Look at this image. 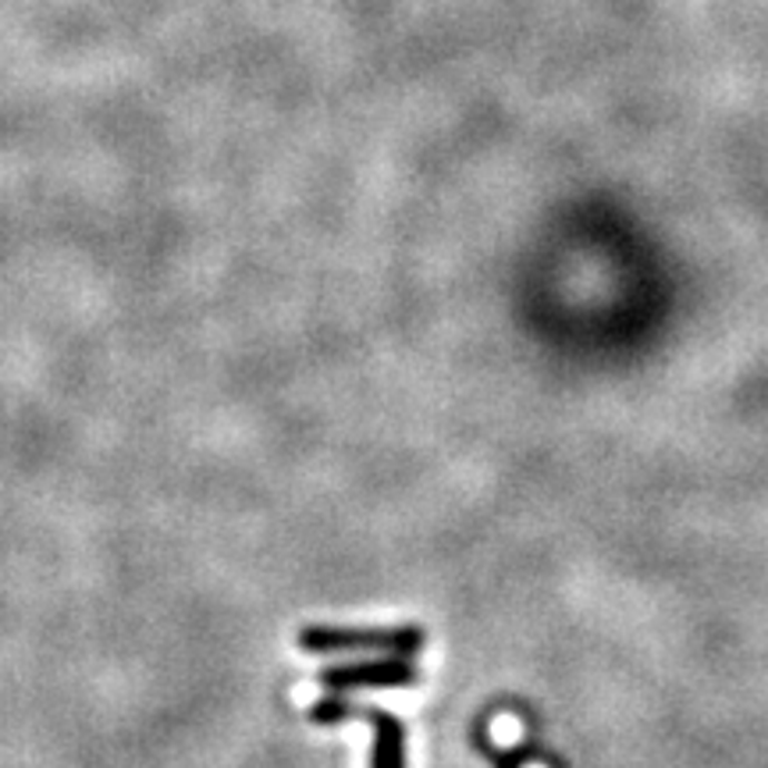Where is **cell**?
<instances>
[{
	"label": "cell",
	"mask_w": 768,
	"mask_h": 768,
	"mask_svg": "<svg viewBox=\"0 0 768 768\" xmlns=\"http://www.w3.org/2000/svg\"><path fill=\"white\" fill-rule=\"evenodd\" d=\"M309 719L317 726L338 722H367L374 726V758L371 768H406V726L398 716L371 705H353L345 698H324L309 708Z\"/></svg>",
	"instance_id": "cell-1"
},
{
	"label": "cell",
	"mask_w": 768,
	"mask_h": 768,
	"mask_svg": "<svg viewBox=\"0 0 768 768\" xmlns=\"http://www.w3.org/2000/svg\"><path fill=\"white\" fill-rule=\"evenodd\" d=\"M427 644V633L420 627H395V630H342V627H306L299 633V648L314 654L332 651H388L410 658Z\"/></svg>",
	"instance_id": "cell-2"
},
{
	"label": "cell",
	"mask_w": 768,
	"mask_h": 768,
	"mask_svg": "<svg viewBox=\"0 0 768 768\" xmlns=\"http://www.w3.org/2000/svg\"><path fill=\"white\" fill-rule=\"evenodd\" d=\"M321 683L327 690H398V687H416L420 669L406 658H377V662H349V666H332L321 672Z\"/></svg>",
	"instance_id": "cell-3"
}]
</instances>
